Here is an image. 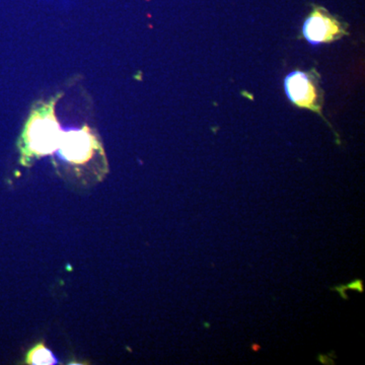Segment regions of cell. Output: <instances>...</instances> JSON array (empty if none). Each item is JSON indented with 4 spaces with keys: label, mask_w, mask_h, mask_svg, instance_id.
I'll return each instance as SVG.
<instances>
[{
    "label": "cell",
    "mask_w": 365,
    "mask_h": 365,
    "mask_svg": "<svg viewBox=\"0 0 365 365\" xmlns=\"http://www.w3.org/2000/svg\"><path fill=\"white\" fill-rule=\"evenodd\" d=\"M61 96L58 93L34 106L19 141L21 165L29 167L35 160L56 153L62 130L55 107Z\"/></svg>",
    "instance_id": "obj_1"
},
{
    "label": "cell",
    "mask_w": 365,
    "mask_h": 365,
    "mask_svg": "<svg viewBox=\"0 0 365 365\" xmlns=\"http://www.w3.org/2000/svg\"><path fill=\"white\" fill-rule=\"evenodd\" d=\"M56 153L72 173L91 182L102 181L108 170L102 143L90 127L62 131Z\"/></svg>",
    "instance_id": "obj_2"
},
{
    "label": "cell",
    "mask_w": 365,
    "mask_h": 365,
    "mask_svg": "<svg viewBox=\"0 0 365 365\" xmlns=\"http://www.w3.org/2000/svg\"><path fill=\"white\" fill-rule=\"evenodd\" d=\"M343 34L344 29L339 21L322 7H316L302 26L304 39L313 45L332 42Z\"/></svg>",
    "instance_id": "obj_3"
},
{
    "label": "cell",
    "mask_w": 365,
    "mask_h": 365,
    "mask_svg": "<svg viewBox=\"0 0 365 365\" xmlns=\"http://www.w3.org/2000/svg\"><path fill=\"white\" fill-rule=\"evenodd\" d=\"M288 100L304 109L319 111V95L314 76L304 71H294L284 79Z\"/></svg>",
    "instance_id": "obj_4"
},
{
    "label": "cell",
    "mask_w": 365,
    "mask_h": 365,
    "mask_svg": "<svg viewBox=\"0 0 365 365\" xmlns=\"http://www.w3.org/2000/svg\"><path fill=\"white\" fill-rule=\"evenodd\" d=\"M26 364L31 365H53L57 364L56 357L43 343H38L26 353Z\"/></svg>",
    "instance_id": "obj_5"
}]
</instances>
